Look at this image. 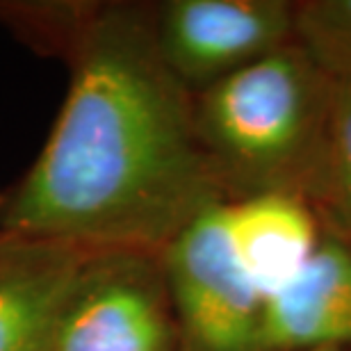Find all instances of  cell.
<instances>
[{
  "label": "cell",
  "mask_w": 351,
  "mask_h": 351,
  "mask_svg": "<svg viewBox=\"0 0 351 351\" xmlns=\"http://www.w3.org/2000/svg\"><path fill=\"white\" fill-rule=\"evenodd\" d=\"M294 44L335 85H351V0L294 3Z\"/></svg>",
  "instance_id": "30bf717a"
},
{
  "label": "cell",
  "mask_w": 351,
  "mask_h": 351,
  "mask_svg": "<svg viewBox=\"0 0 351 351\" xmlns=\"http://www.w3.org/2000/svg\"><path fill=\"white\" fill-rule=\"evenodd\" d=\"M46 351H178L162 254L89 251L55 315Z\"/></svg>",
  "instance_id": "3957f363"
},
{
  "label": "cell",
  "mask_w": 351,
  "mask_h": 351,
  "mask_svg": "<svg viewBox=\"0 0 351 351\" xmlns=\"http://www.w3.org/2000/svg\"><path fill=\"white\" fill-rule=\"evenodd\" d=\"M306 201L324 233L351 244V85H335L324 151Z\"/></svg>",
  "instance_id": "9c48e42d"
},
{
  "label": "cell",
  "mask_w": 351,
  "mask_h": 351,
  "mask_svg": "<svg viewBox=\"0 0 351 351\" xmlns=\"http://www.w3.org/2000/svg\"><path fill=\"white\" fill-rule=\"evenodd\" d=\"M153 32L165 64L196 96L294 44V3L165 0L153 5Z\"/></svg>",
  "instance_id": "5b68a950"
},
{
  "label": "cell",
  "mask_w": 351,
  "mask_h": 351,
  "mask_svg": "<svg viewBox=\"0 0 351 351\" xmlns=\"http://www.w3.org/2000/svg\"><path fill=\"white\" fill-rule=\"evenodd\" d=\"M326 347L351 351V244L322 233L299 278L265 301V349Z\"/></svg>",
  "instance_id": "52a82bcc"
},
{
  "label": "cell",
  "mask_w": 351,
  "mask_h": 351,
  "mask_svg": "<svg viewBox=\"0 0 351 351\" xmlns=\"http://www.w3.org/2000/svg\"><path fill=\"white\" fill-rule=\"evenodd\" d=\"M226 219L237 261L265 301L299 278L324 233L311 203L283 192L226 201Z\"/></svg>",
  "instance_id": "ba28073f"
},
{
  "label": "cell",
  "mask_w": 351,
  "mask_h": 351,
  "mask_svg": "<svg viewBox=\"0 0 351 351\" xmlns=\"http://www.w3.org/2000/svg\"><path fill=\"white\" fill-rule=\"evenodd\" d=\"M62 60L64 103L34 162L0 189V233L162 254L226 199L194 94L158 51L153 5L89 3Z\"/></svg>",
  "instance_id": "6da1fadb"
},
{
  "label": "cell",
  "mask_w": 351,
  "mask_h": 351,
  "mask_svg": "<svg viewBox=\"0 0 351 351\" xmlns=\"http://www.w3.org/2000/svg\"><path fill=\"white\" fill-rule=\"evenodd\" d=\"M162 261L178 351H267L265 299L237 261L226 201L196 217Z\"/></svg>",
  "instance_id": "277c9868"
},
{
  "label": "cell",
  "mask_w": 351,
  "mask_h": 351,
  "mask_svg": "<svg viewBox=\"0 0 351 351\" xmlns=\"http://www.w3.org/2000/svg\"><path fill=\"white\" fill-rule=\"evenodd\" d=\"M311 351H349V349H331V347H326V349H311Z\"/></svg>",
  "instance_id": "8fae6325"
},
{
  "label": "cell",
  "mask_w": 351,
  "mask_h": 351,
  "mask_svg": "<svg viewBox=\"0 0 351 351\" xmlns=\"http://www.w3.org/2000/svg\"><path fill=\"white\" fill-rule=\"evenodd\" d=\"M335 82L297 44L194 96L196 132L223 199L304 196L317 173Z\"/></svg>",
  "instance_id": "7a4b0ae2"
},
{
  "label": "cell",
  "mask_w": 351,
  "mask_h": 351,
  "mask_svg": "<svg viewBox=\"0 0 351 351\" xmlns=\"http://www.w3.org/2000/svg\"><path fill=\"white\" fill-rule=\"evenodd\" d=\"M89 251L0 233V351H46L55 315Z\"/></svg>",
  "instance_id": "8992f818"
}]
</instances>
